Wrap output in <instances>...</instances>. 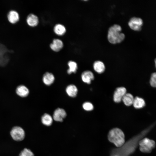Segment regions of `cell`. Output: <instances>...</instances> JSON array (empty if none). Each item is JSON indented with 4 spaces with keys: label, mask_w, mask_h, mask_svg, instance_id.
Returning <instances> with one entry per match:
<instances>
[{
    "label": "cell",
    "mask_w": 156,
    "mask_h": 156,
    "mask_svg": "<svg viewBox=\"0 0 156 156\" xmlns=\"http://www.w3.org/2000/svg\"><path fill=\"white\" fill-rule=\"evenodd\" d=\"M121 26L115 24L109 28L107 34V39L111 44H115L121 42L125 39V34L121 32Z\"/></svg>",
    "instance_id": "cell-1"
},
{
    "label": "cell",
    "mask_w": 156,
    "mask_h": 156,
    "mask_svg": "<svg viewBox=\"0 0 156 156\" xmlns=\"http://www.w3.org/2000/svg\"><path fill=\"white\" fill-rule=\"evenodd\" d=\"M109 141L117 147L121 146L125 142V136L123 131L116 128L111 130L108 135Z\"/></svg>",
    "instance_id": "cell-2"
},
{
    "label": "cell",
    "mask_w": 156,
    "mask_h": 156,
    "mask_svg": "<svg viewBox=\"0 0 156 156\" xmlns=\"http://www.w3.org/2000/svg\"><path fill=\"white\" fill-rule=\"evenodd\" d=\"M140 150L145 153H151L155 146V142L147 138H144L139 142Z\"/></svg>",
    "instance_id": "cell-3"
},
{
    "label": "cell",
    "mask_w": 156,
    "mask_h": 156,
    "mask_svg": "<svg viewBox=\"0 0 156 156\" xmlns=\"http://www.w3.org/2000/svg\"><path fill=\"white\" fill-rule=\"evenodd\" d=\"M143 24L142 19L140 18L136 17L131 18L128 23L129 27L132 30L136 31L141 30Z\"/></svg>",
    "instance_id": "cell-4"
},
{
    "label": "cell",
    "mask_w": 156,
    "mask_h": 156,
    "mask_svg": "<svg viewBox=\"0 0 156 156\" xmlns=\"http://www.w3.org/2000/svg\"><path fill=\"white\" fill-rule=\"evenodd\" d=\"M10 135L12 138L17 141L23 140L25 138V133L23 129L21 127H14L10 132Z\"/></svg>",
    "instance_id": "cell-5"
},
{
    "label": "cell",
    "mask_w": 156,
    "mask_h": 156,
    "mask_svg": "<svg viewBox=\"0 0 156 156\" xmlns=\"http://www.w3.org/2000/svg\"><path fill=\"white\" fill-rule=\"evenodd\" d=\"M11 52L5 46L0 43V66H4L7 64L9 58L7 54Z\"/></svg>",
    "instance_id": "cell-6"
},
{
    "label": "cell",
    "mask_w": 156,
    "mask_h": 156,
    "mask_svg": "<svg viewBox=\"0 0 156 156\" xmlns=\"http://www.w3.org/2000/svg\"><path fill=\"white\" fill-rule=\"evenodd\" d=\"M126 89L124 87L117 88L115 90L113 96L114 101L117 103L120 102L122 98L126 93Z\"/></svg>",
    "instance_id": "cell-7"
},
{
    "label": "cell",
    "mask_w": 156,
    "mask_h": 156,
    "mask_svg": "<svg viewBox=\"0 0 156 156\" xmlns=\"http://www.w3.org/2000/svg\"><path fill=\"white\" fill-rule=\"evenodd\" d=\"M66 116V112L64 109L58 108L54 111L53 118L56 121L62 122Z\"/></svg>",
    "instance_id": "cell-8"
},
{
    "label": "cell",
    "mask_w": 156,
    "mask_h": 156,
    "mask_svg": "<svg viewBox=\"0 0 156 156\" xmlns=\"http://www.w3.org/2000/svg\"><path fill=\"white\" fill-rule=\"evenodd\" d=\"M81 78L84 82L90 84L91 83V81L94 79V76L92 72L89 70H86L82 73Z\"/></svg>",
    "instance_id": "cell-9"
},
{
    "label": "cell",
    "mask_w": 156,
    "mask_h": 156,
    "mask_svg": "<svg viewBox=\"0 0 156 156\" xmlns=\"http://www.w3.org/2000/svg\"><path fill=\"white\" fill-rule=\"evenodd\" d=\"M16 92L18 96L22 97H27L29 93L28 89L23 85H19L16 88Z\"/></svg>",
    "instance_id": "cell-10"
},
{
    "label": "cell",
    "mask_w": 156,
    "mask_h": 156,
    "mask_svg": "<svg viewBox=\"0 0 156 156\" xmlns=\"http://www.w3.org/2000/svg\"><path fill=\"white\" fill-rule=\"evenodd\" d=\"M55 80V77L51 73L47 72L43 75L42 81L47 86L52 84Z\"/></svg>",
    "instance_id": "cell-11"
},
{
    "label": "cell",
    "mask_w": 156,
    "mask_h": 156,
    "mask_svg": "<svg viewBox=\"0 0 156 156\" xmlns=\"http://www.w3.org/2000/svg\"><path fill=\"white\" fill-rule=\"evenodd\" d=\"M63 44L62 42L59 39H54L52 43L50 45V47L53 51L58 52L63 47Z\"/></svg>",
    "instance_id": "cell-12"
},
{
    "label": "cell",
    "mask_w": 156,
    "mask_h": 156,
    "mask_svg": "<svg viewBox=\"0 0 156 156\" xmlns=\"http://www.w3.org/2000/svg\"><path fill=\"white\" fill-rule=\"evenodd\" d=\"M66 91L67 94L69 96L75 97L77 94L78 89L75 85L70 84L66 87Z\"/></svg>",
    "instance_id": "cell-13"
},
{
    "label": "cell",
    "mask_w": 156,
    "mask_h": 156,
    "mask_svg": "<svg viewBox=\"0 0 156 156\" xmlns=\"http://www.w3.org/2000/svg\"><path fill=\"white\" fill-rule=\"evenodd\" d=\"M8 18L9 21L11 23L14 24L19 21V17L17 12L15 11L12 10L9 12Z\"/></svg>",
    "instance_id": "cell-14"
},
{
    "label": "cell",
    "mask_w": 156,
    "mask_h": 156,
    "mask_svg": "<svg viewBox=\"0 0 156 156\" xmlns=\"http://www.w3.org/2000/svg\"><path fill=\"white\" fill-rule=\"evenodd\" d=\"M27 22L28 24L31 27L36 26L38 23V18L34 14H30L27 17Z\"/></svg>",
    "instance_id": "cell-15"
},
{
    "label": "cell",
    "mask_w": 156,
    "mask_h": 156,
    "mask_svg": "<svg viewBox=\"0 0 156 156\" xmlns=\"http://www.w3.org/2000/svg\"><path fill=\"white\" fill-rule=\"evenodd\" d=\"M93 68L99 73H103L105 70V66L103 62L100 61L95 62L93 64Z\"/></svg>",
    "instance_id": "cell-16"
},
{
    "label": "cell",
    "mask_w": 156,
    "mask_h": 156,
    "mask_svg": "<svg viewBox=\"0 0 156 156\" xmlns=\"http://www.w3.org/2000/svg\"><path fill=\"white\" fill-rule=\"evenodd\" d=\"M133 105L135 108L140 109L145 106V103L143 99L137 96L134 98Z\"/></svg>",
    "instance_id": "cell-17"
},
{
    "label": "cell",
    "mask_w": 156,
    "mask_h": 156,
    "mask_svg": "<svg viewBox=\"0 0 156 156\" xmlns=\"http://www.w3.org/2000/svg\"><path fill=\"white\" fill-rule=\"evenodd\" d=\"M134 98L129 93H126L124 96L122 100L124 104L127 106H130L133 104Z\"/></svg>",
    "instance_id": "cell-18"
},
{
    "label": "cell",
    "mask_w": 156,
    "mask_h": 156,
    "mask_svg": "<svg viewBox=\"0 0 156 156\" xmlns=\"http://www.w3.org/2000/svg\"><path fill=\"white\" fill-rule=\"evenodd\" d=\"M41 121L44 125L47 126H49L52 124V118L49 114L45 113L41 117Z\"/></svg>",
    "instance_id": "cell-19"
},
{
    "label": "cell",
    "mask_w": 156,
    "mask_h": 156,
    "mask_svg": "<svg viewBox=\"0 0 156 156\" xmlns=\"http://www.w3.org/2000/svg\"><path fill=\"white\" fill-rule=\"evenodd\" d=\"M54 32L57 35L61 36L64 35L66 31L65 27L60 24L56 25L54 28Z\"/></svg>",
    "instance_id": "cell-20"
},
{
    "label": "cell",
    "mask_w": 156,
    "mask_h": 156,
    "mask_svg": "<svg viewBox=\"0 0 156 156\" xmlns=\"http://www.w3.org/2000/svg\"><path fill=\"white\" fill-rule=\"evenodd\" d=\"M68 65L69 66V68L67 71V73L70 74L72 73H75L77 69V65L76 62H75L70 61L68 62Z\"/></svg>",
    "instance_id": "cell-21"
},
{
    "label": "cell",
    "mask_w": 156,
    "mask_h": 156,
    "mask_svg": "<svg viewBox=\"0 0 156 156\" xmlns=\"http://www.w3.org/2000/svg\"><path fill=\"white\" fill-rule=\"evenodd\" d=\"M19 156H34V154L30 150L25 148L21 151Z\"/></svg>",
    "instance_id": "cell-22"
},
{
    "label": "cell",
    "mask_w": 156,
    "mask_h": 156,
    "mask_svg": "<svg viewBox=\"0 0 156 156\" xmlns=\"http://www.w3.org/2000/svg\"><path fill=\"white\" fill-rule=\"evenodd\" d=\"M83 108L87 111H90L92 110L94 108V106L92 104L88 102L84 103L83 105Z\"/></svg>",
    "instance_id": "cell-23"
},
{
    "label": "cell",
    "mask_w": 156,
    "mask_h": 156,
    "mask_svg": "<svg viewBox=\"0 0 156 156\" xmlns=\"http://www.w3.org/2000/svg\"><path fill=\"white\" fill-rule=\"evenodd\" d=\"M150 84L153 87H155L156 86V73H154L151 75L150 80Z\"/></svg>",
    "instance_id": "cell-24"
}]
</instances>
